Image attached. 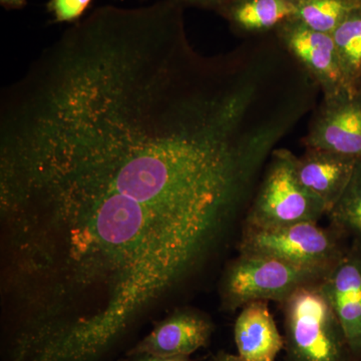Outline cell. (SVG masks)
<instances>
[{
    "label": "cell",
    "instance_id": "d6986e66",
    "mask_svg": "<svg viewBox=\"0 0 361 361\" xmlns=\"http://www.w3.org/2000/svg\"><path fill=\"white\" fill-rule=\"evenodd\" d=\"M209 361H243L238 355H231V353L219 351L217 355L212 356Z\"/></svg>",
    "mask_w": 361,
    "mask_h": 361
},
{
    "label": "cell",
    "instance_id": "7a4b0ae2",
    "mask_svg": "<svg viewBox=\"0 0 361 361\" xmlns=\"http://www.w3.org/2000/svg\"><path fill=\"white\" fill-rule=\"evenodd\" d=\"M331 269L301 267L256 254L240 253L220 282L222 310L234 312L254 301L284 303L299 289L320 284Z\"/></svg>",
    "mask_w": 361,
    "mask_h": 361
},
{
    "label": "cell",
    "instance_id": "8fae6325",
    "mask_svg": "<svg viewBox=\"0 0 361 361\" xmlns=\"http://www.w3.org/2000/svg\"><path fill=\"white\" fill-rule=\"evenodd\" d=\"M218 13L244 35L276 32L295 18V0H232Z\"/></svg>",
    "mask_w": 361,
    "mask_h": 361
},
{
    "label": "cell",
    "instance_id": "30bf717a",
    "mask_svg": "<svg viewBox=\"0 0 361 361\" xmlns=\"http://www.w3.org/2000/svg\"><path fill=\"white\" fill-rule=\"evenodd\" d=\"M234 341L243 361H275L284 349L267 301H254L241 308L234 325Z\"/></svg>",
    "mask_w": 361,
    "mask_h": 361
},
{
    "label": "cell",
    "instance_id": "44dd1931",
    "mask_svg": "<svg viewBox=\"0 0 361 361\" xmlns=\"http://www.w3.org/2000/svg\"><path fill=\"white\" fill-rule=\"evenodd\" d=\"M353 361H361V357L353 358Z\"/></svg>",
    "mask_w": 361,
    "mask_h": 361
},
{
    "label": "cell",
    "instance_id": "ba28073f",
    "mask_svg": "<svg viewBox=\"0 0 361 361\" xmlns=\"http://www.w3.org/2000/svg\"><path fill=\"white\" fill-rule=\"evenodd\" d=\"M214 330L215 325L206 313L194 308H179L157 322L148 336L137 342L126 355L191 356L209 345Z\"/></svg>",
    "mask_w": 361,
    "mask_h": 361
},
{
    "label": "cell",
    "instance_id": "9a60e30c",
    "mask_svg": "<svg viewBox=\"0 0 361 361\" xmlns=\"http://www.w3.org/2000/svg\"><path fill=\"white\" fill-rule=\"evenodd\" d=\"M92 0H49L47 11L54 18V23H77L82 20Z\"/></svg>",
    "mask_w": 361,
    "mask_h": 361
},
{
    "label": "cell",
    "instance_id": "9c48e42d",
    "mask_svg": "<svg viewBox=\"0 0 361 361\" xmlns=\"http://www.w3.org/2000/svg\"><path fill=\"white\" fill-rule=\"evenodd\" d=\"M355 159L324 149H307L296 157V173L302 186L324 204L327 214L348 187Z\"/></svg>",
    "mask_w": 361,
    "mask_h": 361
},
{
    "label": "cell",
    "instance_id": "4fadbf2b",
    "mask_svg": "<svg viewBox=\"0 0 361 361\" xmlns=\"http://www.w3.org/2000/svg\"><path fill=\"white\" fill-rule=\"evenodd\" d=\"M294 20L316 32L330 33L336 30L342 21L361 7L358 0H295Z\"/></svg>",
    "mask_w": 361,
    "mask_h": 361
},
{
    "label": "cell",
    "instance_id": "7402d4cb",
    "mask_svg": "<svg viewBox=\"0 0 361 361\" xmlns=\"http://www.w3.org/2000/svg\"><path fill=\"white\" fill-rule=\"evenodd\" d=\"M358 1H361V0H358Z\"/></svg>",
    "mask_w": 361,
    "mask_h": 361
},
{
    "label": "cell",
    "instance_id": "7c38bea8",
    "mask_svg": "<svg viewBox=\"0 0 361 361\" xmlns=\"http://www.w3.org/2000/svg\"><path fill=\"white\" fill-rule=\"evenodd\" d=\"M331 35L346 85L355 90L361 78V7L349 14Z\"/></svg>",
    "mask_w": 361,
    "mask_h": 361
},
{
    "label": "cell",
    "instance_id": "ac0fdd59",
    "mask_svg": "<svg viewBox=\"0 0 361 361\" xmlns=\"http://www.w3.org/2000/svg\"><path fill=\"white\" fill-rule=\"evenodd\" d=\"M27 0H0V4L6 9H20L26 6Z\"/></svg>",
    "mask_w": 361,
    "mask_h": 361
},
{
    "label": "cell",
    "instance_id": "8992f818",
    "mask_svg": "<svg viewBox=\"0 0 361 361\" xmlns=\"http://www.w3.org/2000/svg\"><path fill=\"white\" fill-rule=\"evenodd\" d=\"M306 148L361 159V94L348 90L324 99L304 140Z\"/></svg>",
    "mask_w": 361,
    "mask_h": 361
},
{
    "label": "cell",
    "instance_id": "e0dca14e",
    "mask_svg": "<svg viewBox=\"0 0 361 361\" xmlns=\"http://www.w3.org/2000/svg\"><path fill=\"white\" fill-rule=\"evenodd\" d=\"M180 1L195 6L204 7V8L215 9L218 11L232 0H180Z\"/></svg>",
    "mask_w": 361,
    "mask_h": 361
},
{
    "label": "cell",
    "instance_id": "ffe728a7",
    "mask_svg": "<svg viewBox=\"0 0 361 361\" xmlns=\"http://www.w3.org/2000/svg\"><path fill=\"white\" fill-rule=\"evenodd\" d=\"M355 90H357V92H360V94H361V78H360V80H358L357 85H356Z\"/></svg>",
    "mask_w": 361,
    "mask_h": 361
},
{
    "label": "cell",
    "instance_id": "5bb4252c",
    "mask_svg": "<svg viewBox=\"0 0 361 361\" xmlns=\"http://www.w3.org/2000/svg\"><path fill=\"white\" fill-rule=\"evenodd\" d=\"M327 216L341 236L361 245V159L356 161L348 187Z\"/></svg>",
    "mask_w": 361,
    "mask_h": 361
},
{
    "label": "cell",
    "instance_id": "52a82bcc",
    "mask_svg": "<svg viewBox=\"0 0 361 361\" xmlns=\"http://www.w3.org/2000/svg\"><path fill=\"white\" fill-rule=\"evenodd\" d=\"M353 358L361 357V245L351 242L320 283Z\"/></svg>",
    "mask_w": 361,
    "mask_h": 361
},
{
    "label": "cell",
    "instance_id": "277c9868",
    "mask_svg": "<svg viewBox=\"0 0 361 361\" xmlns=\"http://www.w3.org/2000/svg\"><path fill=\"white\" fill-rule=\"evenodd\" d=\"M341 237L334 228H323L315 222L274 228L245 225L239 252L267 256L301 267L331 269L346 248L342 246Z\"/></svg>",
    "mask_w": 361,
    "mask_h": 361
},
{
    "label": "cell",
    "instance_id": "6da1fadb",
    "mask_svg": "<svg viewBox=\"0 0 361 361\" xmlns=\"http://www.w3.org/2000/svg\"><path fill=\"white\" fill-rule=\"evenodd\" d=\"M281 306L285 361H353L343 329L320 284L299 289Z\"/></svg>",
    "mask_w": 361,
    "mask_h": 361
},
{
    "label": "cell",
    "instance_id": "2e32d148",
    "mask_svg": "<svg viewBox=\"0 0 361 361\" xmlns=\"http://www.w3.org/2000/svg\"><path fill=\"white\" fill-rule=\"evenodd\" d=\"M120 361H192L190 356H173V357H164V356H158L148 355V353H141V355H126Z\"/></svg>",
    "mask_w": 361,
    "mask_h": 361
},
{
    "label": "cell",
    "instance_id": "5b68a950",
    "mask_svg": "<svg viewBox=\"0 0 361 361\" xmlns=\"http://www.w3.org/2000/svg\"><path fill=\"white\" fill-rule=\"evenodd\" d=\"M275 32L285 49L319 85L324 99L353 90L344 80L330 33L316 32L296 20L287 21Z\"/></svg>",
    "mask_w": 361,
    "mask_h": 361
},
{
    "label": "cell",
    "instance_id": "3957f363",
    "mask_svg": "<svg viewBox=\"0 0 361 361\" xmlns=\"http://www.w3.org/2000/svg\"><path fill=\"white\" fill-rule=\"evenodd\" d=\"M324 215H327L324 204L298 179L296 156L286 149H275L249 210L246 226L274 228L301 222L318 223Z\"/></svg>",
    "mask_w": 361,
    "mask_h": 361
}]
</instances>
